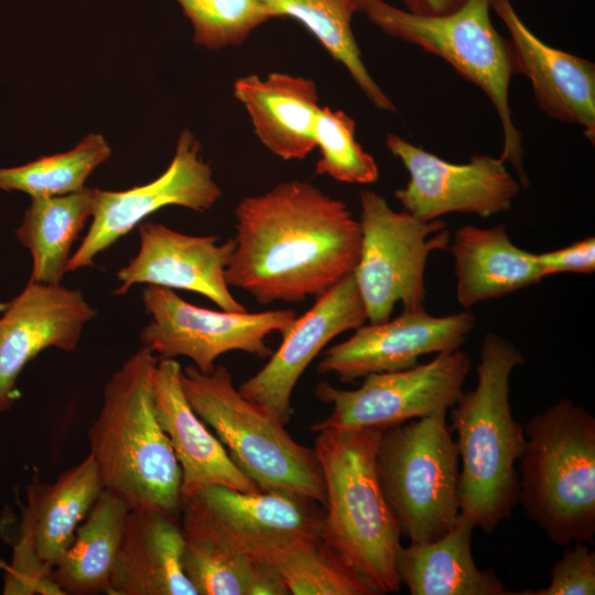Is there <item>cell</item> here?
<instances>
[{
    "mask_svg": "<svg viewBox=\"0 0 595 595\" xmlns=\"http://www.w3.org/2000/svg\"><path fill=\"white\" fill-rule=\"evenodd\" d=\"M150 321L140 332L142 346L161 358L191 359L202 372H210L215 361L229 351L267 358L272 350L266 339L286 332L296 317L293 310L249 313L204 309L186 302L174 290L147 285L142 291Z\"/></svg>",
    "mask_w": 595,
    "mask_h": 595,
    "instance_id": "8fae6325",
    "label": "cell"
},
{
    "mask_svg": "<svg viewBox=\"0 0 595 595\" xmlns=\"http://www.w3.org/2000/svg\"><path fill=\"white\" fill-rule=\"evenodd\" d=\"M95 188L58 196L33 197L15 236L32 257L30 281L60 284L72 257V248L91 218Z\"/></svg>",
    "mask_w": 595,
    "mask_h": 595,
    "instance_id": "4316f807",
    "label": "cell"
},
{
    "mask_svg": "<svg viewBox=\"0 0 595 595\" xmlns=\"http://www.w3.org/2000/svg\"><path fill=\"white\" fill-rule=\"evenodd\" d=\"M358 12L383 33L415 44L450 63L490 99L502 128L500 159L510 162L528 186L523 169L521 133L509 106V84L516 73L509 40L490 19V0H466L457 10L442 15H420L383 0H355Z\"/></svg>",
    "mask_w": 595,
    "mask_h": 595,
    "instance_id": "52a82bcc",
    "label": "cell"
},
{
    "mask_svg": "<svg viewBox=\"0 0 595 595\" xmlns=\"http://www.w3.org/2000/svg\"><path fill=\"white\" fill-rule=\"evenodd\" d=\"M182 565L197 595H257L268 564L241 553L181 506Z\"/></svg>",
    "mask_w": 595,
    "mask_h": 595,
    "instance_id": "83f0119b",
    "label": "cell"
},
{
    "mask_svg": "<svg viewBox=\"0 0 595 595\" xmlns=\"http://www.w3.org/2000/svg\"><path fill=\"white\" fill-rule=\"evenodd\" d=\"M366 321V309L350 273L295 317L268 363L238 391L285 426L291 419L292 392L310 364L332 339Z\"/></svg>",
    "mask_w": 595,
    "mask_h": 595,
    "instance_id": "5bb4252c",
    "label": "cell"
},
{
    "mask_svg": "<svg viewBox=\"0 0 595 595\" xmlns=\"http://www.w3.org/2000/svg\"><path fill=\"white\" fill-rule=\"evenodd\" d=\"M523 363L517 346L488 332L484 336L477 383L450 408L451 429L462 466L459 513L475 528L491 533L518 502L516 464L526 444L522 425L510 404V376Z\"/></svg>",
    "mask_w": 595,
    "mask_h": 595,
    "instance_id": "7a4b0ae2",
    "label": "cell"
},
{
    "mask_svg": "<svg viewBox=\"0 0 595 595\" xmlns=\"http://www.w3.org/2000/svg\"><path fill=\"white\" fill-rule=\"evenodd\" d=\"M475 323L467 311L445 316L431 315L424 306L403 311L392 320L354 329L350 337L323 353L317 371L353 382L370 374L408 369L421 356L458 349Z\"/></svg>",
    "mask_w": 595,
    "mask_h": 595,
    "instance_id": "2e32d148",
    "label": "cell"
},
{
    "mask_svg": "<svg viewBox=\"0 0 595 595\" xmlns=\"http://www.w3.org/2000/svg\"><path fill=\"white\" fill-rule=\"evenodd\" d=\"M470 366L468 355L458 348L408 369L367 375L354 390L321 381L314 394L332 410L326 418L314 422L311 430L315 433L326 429L386 430L447 411L462 394Z\"/></svg>",
    "mask_w": 595,
    "mask_h": 595,
    "instance_id": "30bf717a",
    "label": "cell"
},
{
    "mask_svg": "<svg viewBox=\"0 0 595 595\" xmlns=\"http://www.w3.org/2000/svg\"><path fill=\"white\" fill-rule=\"evenodd\" d=\"M97 311L82 291L30 281L0 313V411L19 398L17 381L47 348L74 351Z\"/></svg>",
    "mask_w": 595,
    "mask_h": 595,
    "instance_id": "e0dca14e",
    "label": "cell"
},
{
    "mask_svg": "<svg viewBox=\"0 0 595 595\" xmlns=\"http://www.w3.org/2000/svg\"><path fill=\"white\" fill-rule=\"evenodd\" d=\"M111 155L101 134L90 133L69 151L44 155L26 164L0 167V190L33 197L78 192L93 172Z\"/></svg>",
    "mask_w": 595,
    "mask_h": 595,
    "instance_id": "f546056e",
    "label": "cell"
},
{
    "mask_svg": "<svg viewBox=\"0 0 595 595\" xmlns=\"http://www.w3.org/2000/svg\"><path fill=\"white\" fill-rule=\"evenodd\" d=\"M156 361L141 346L111 375L88 431L89 454L104 489L130 510H158L180 518L181 468L154 407Z\"/></svg>",
    "mask_w": 595,
    "mask_h": 595,
    "instance_id": "3957f363",
    "label": "cell"
},
{
    "mask_svg": "<svg viewBox=\"0 0 595 595\" xmlns=\"http://www.w3.org/2000/svg\"><path fill=\"white\" fill-rule=\"evenodd\" d=\"M356 125L343 110L320 107L314 125L320 159L315 173L348 184H372L379 177L376 160L355 139Z\"/></svg>",
    "mask_w": 595,
    "mask_h": 595,
    "instance_id": "1f68e13d",
    "label": "cell"
},
{
    "mask_svg": "<svg viewBox=\"0 0 595 595\" xmlns=\"http://www.w3.org/2000/svg\"><path fill=\"white\" fill-rule=\"evenodd\" d=\"M490 8L506 25L516 73L532 84L540 109L550 117L581 126L595 142V65L536 36L510 0H490Z\"/></svg>",
    "mask_w": 595,
    "mask_h": 595,
    "instance_id": "d6986e66",
    "label": "cell"
},
{
    "mask_svg": "<svg viewBox=\"0 0 595 595\" xmlns=\"http://www.w3.org/2000/svg\"><path fill=\"white\" fill-rule=\"evenodd\" d=\"M274 18L300 22L348 72L355 84L380 110L394 112L393 101L368 72L353 33L358 12L355 0H261Z\"/></svg>",
    "mask_w": 595,
    "mask_h": 595,
    "instance_id": "f1b7e54d",
    "label": "cell"
},
{
    "mask_svg": "<svg viewBox=\"0 0 595 595\" xmlns=\"http://www.w3.org/2000/svg\"><path fill=\"white\" fill-rule=\"evenodd\" d=\"M382 431L322 430L313 448L325 486L320 537L378 594L399 592L397 559L402 547L376 473Z\"/></svg>",
    "mask_w": 595,
    "mask_h": 595,
    "instance_id": "277c9868",
    "label": "cell"
},
{
    "mask_svg": "<svg viewBox=\"0 0 595 595\" xmlns=\"http://www.w3.org/2000/svg\"><path fill=\"white\" fill-rule=\"evenodd\" d=\"M553 564L547 587L523 589L517 595H593L595 594V552L585 542L565 545Z\"/></svg>",
    "mask_w": 595,
    "mask_h": 595,
    "instance_id": "836d02e7",
    "label": "cell"
},
{
    "mask_svg": "<svg viewBox=\"0 0 595 595\" xmlns=\"http://www.w3.org/2000/svg\"><path fill=\"white\" fill-rule=\"evenodd\" d=\"M518 502L559 545L595 543V418L560 399L526 423Z\"/></svg>",
    "mask_w": 595,
    "mask_h": 595,
    "instance_id": "5b68a950",
    "label": "cell"
},
{
    "mask_svg": "<svg viewBox=\"0 0 595 595\" xmlns=\"http://www.w3.org/2000/svg\"><path fill=\"white\" fill-rule=\"evenodd\" d=\"M545 277L556 273H593L595 271V238L588 236L566 247L537 253Z\"/></svg>",
    "mask_w": 595,
    "mask_h": 595,
    "instance_id": "e575fe53",
    "label": "cell"
},
{
    "mask_svg": "<svg viewBox=\"0 0 595 595\" xmlns=\"http://www.w3.org/2000/svg\"><path fill=\"white\" fill-rule=\"evenodd\" d=\"M386 144L409 172L410 180L394 191L403 209L424 221L451 213L486 218L510 209L521 184L500 158L474 154L468 163L455 164L430 153L397 134Z\"/></svg>",
    "mask_w": 595,
    "mask_h": 595,
    "instance_id": "4fadbf2b",
    "label": "cell"
},
{
    "mask_svg": "<svg viewBox=\"0 0 595 595\" xmlns=\"http://www.w3.org/2000/svg\"><path fill=\"white\" fill-rule=\"evenodd\" d=\"M234 97L244 106L259 141L275 156L302 160L314 149L318 91L313 79L272 72L250 74L234 83Z\"/></svg>",
    "mask_w": 595,
    "mask_h": 595,
    "instance_id": "7402d4cb",
    "label": "cell"
},
{
    "mask_svg": "<svg viewBox=\"0 0 595 595\" xmlns=\"http://www.w3.org/2000/svg\"><path fill=\"white\" fill-rule=\"evenodd\" d=\"M272 566L293 595H378L321 538L294 543L278 555Z\"/></svg>",
    "mask_w": 595,
    "mask_h": 595,
    "instance_id": "4dcf8cb0",
    "label": "cell"
},
{
    "mask_svg": "<svg viewBox=\"0 0 595 595\" xmlns=\"http://www.w3.org/2000/svg\"><path fill=\"white\" fill-rule=\"evenodd\" d=\"M180 518L129 510L108 595H197L183 565Z\"/></svg>",
    "mask_w": 595,
    "mask_h": 595,
    "instance_id": "44dd1931",
    "label": "cell"
},
{
    "mask_svg": "<svg viewBox=\"0 0 595 595\" xmlns=\"http://www.w3.org/2000/svg\"><path fill=\"white\" fill-rule=\"evenodd\" d=\"M4 306H6V302H0V313L4 309Z\"/></svg>",
    "mask_w": 595,
    "mask_h": 595,
    "instance_id": "8d00e7d4",
    "label": "cell"
},
{
    "mask_svg": "<svg viewBox=\"0 0 595 595\" xmlns=\"http://www.w3.org/2000/svg\"><path fill=\"white\" fill-rule=\"evenodd\" d=\"M314 504L281 491L244 493L214 485L182 500L181 506L231 547L266 564L289 543L320 537L323 515Z\"/></svg>",
    "mask_w": 595,
    "mask_h": 595,
    "instance_id": "9a60e30c",
    "label": "cell"
},
{
    "mask_svg": "<svg viewBox=\"0 0 595 595\" xmlns=\"http://www.w3.org/2000/svg\"><path fill=\"white\" fill-rule=\"evenodd\" d=\"M138 227L139 250L118 270L115 294L123 295L136 284H147L202 294L223 311H247L226 281L234 239L220 242L217 236L187 235L151 221Z\"/></svg>",
    "mask_w": 595,
    "mask_h": 595,
    "instance_id": "ac0fdd59",
    "label": "cell"
},
{
    "mask_svg": "<svg viewBox=\"0 0 595 595\" xmlns=\"http://www.w3.org/2000/svg\"><path fill=\"white\" fill-rule=\"evenodd\" d=\"M359 204L361 241L353 274L367 321L389 320L397 303L403 311L423 307L426 261L433 251L448 249L446 224L397 212L371 190L360 191Z\"/></svg>",
    "mask_w": 595,
    "mask_h": 595,
    "instance_id": "9c48e42d",
    "label": "cell"
},
{
    "mask_svg": "<svg viewBox=\"0 0 595 595\" xmlns=\"http://www.w3.org/2000/svg\"><path fill=\"white\" fill-rule=\"evenodd\" d=\"M226 281L260 304L320 296L353 273L361 232L347 205L306 181L242 197Z\"/></svg>",
    "mask_w": 595,
    "mask_h": 595,
    "instance_id": "6da1fadb",
    "label": "cell"
},
{
    "mask_svg": "<svg viewBox=\"0 0 595 595\" xmlns=\"http://www.w3.org/2000/svg\"><path fill=\"white\" fill-rule=\"evenodd\" d=\"M182 388L238 468L263 491H281L325 505L323 474L313 450L240 394L229 369L182 368Z\"/></svg>",
    "mask_w": 595,
    "mask_h": 595,
    "instance_id": "8992f818",
    "label": "cell"
},
{
    "mask_svg": "<svg viewBox=\"0 0 595 595\" xmlns=\"http://www.w3.org/2000/svg\"><path fill=\"white\" fill-rule=\"evenodd\" d=\"M129 510L102 489L52 571L64 594H107Z\"/></svg>",
    "mask_w": 595,
    "mask_h": 595,
    "instance_id": "484cf974",
    "label": "cell"
},
{
    "mask_svg": "<svg viewBox=\"0 0 595 595\" xmlns=\"http://www.w3.org/2000/svg\"><path fill=\"white\" fill-rule=\"evenodd\" d=\"M475 526L459 513L443 537L401 547L397 559L400 584L411 595H507L491 570H479L472 553Z\"/></svg>",
    "mask_w": 595,
    "mask_h": 595,
    "instance_id": "d4e9b609",
    "label": "cell"
},
{
    "mask_svg": "<svg viewBox=\"0 0 595 595\" xmlns=\"http://www.w3.org/2000/svg\"><path fill=\"white\" fill-rule=\"evenodd\" d=\"M407 11L420 15H442L457 10L466 0H402Z\"/></svg>",
    "mask_w": 595,
    "mask_h": 595,
    "instance_id": "d590c367",
    "label": "cell"
},
{
    "mask_svg": "<svg viewBox=\"0 0 595 595\" xmlns=\"http://www.w3.org/2000/svg\"><path fill=\"white\" fill-rule=\"evenodd\" d=\"M201 144L184 129L167 169L152 182L126 191L95 188L90 226L72 255L67 272L91 267L97 256L138 227L151 214L166 206L194 212L209 210L221 197Z\"/></svg>",
    "mask_w": 595,
    "mask_h": 595,
    "instance_id": "7c38bea8",
    "label": "cell"
},
{
    "mask_svg": "<svg viewBox=\"0 0 595 595\" xmlns=\"http://www.w3.org/2000/svg\"><path fill=\"white\" fill-rule=\"evenodd\" d=\"M448 249L454 257L456 300L469 309L539 283L545 278L537 253L516 246L504 225H465Z\"/></svg>",
    "mask_w": 595,
    "mask_h": 595,
    "instance_id": "cb8c5ba5",
    "label": "cell"
},
{
    "mask_svg": "<svg viewBox=\"0 0 595 595\" xmlns=\"http://www.w3.org/2000/svg\"><path fill=\"white\" fill-rule=\"evenodd\" d=\"M193 26L195 44L207 50L237 46L274 19L261 0H175Z\"/></svg>",
    "mask_w": 595,
    "mask_h": 595,
    "instance_id": "d6a6232c",
    "label": "cell"
},
{
    "mask_svg": "<svg viewBox=\"0 0 595 595\" xmlns=\"http://www.w3.org/2000/svg\"><path fill=\"white\" fill-rule=\"evenodd\" d=\"M102 489L97 464L89 453L52 484L34 479L26 487L17 543L29 548L52 574Z\"/></svg>",
    "mask_w": 595,
    "mask_h": 595,
    "instance_id": "603a6c76",
    "label": "cell"
},
{
    "mask_svg": "<svg viewBox=\"0 0 595 595\" xmlns=\"http://www.w3.org/2000/svg\"><path fill=\"white\" fill-rule=\"evenodd\" d=\"M446 412L388 428L378 442L377 478L410 542L443 537L459 516V456Z\"/></svg>",
    "mask_w": 595,
    "mask_h": 595,
    "instance_id": "ba28073f",
    "label": "cell"
},
{
    "mask_svg": "<svg viewBox=\"0 0 595 595\" xmlns=\"http://www.w3.org/2000/svg\"><path fill=\"white\" fill-rule=\"evenodd\" d=\"M181 374L182 367L175 358H161L152 376L156 416L181 468V502L214 485L244 493L259 491L191 407Z\"/></svg>",
    "mask_w": 595,
    "mask_h": 595,
    "instance_id": "ffe728a7",
    "label": "cell"
}]
</instances>
